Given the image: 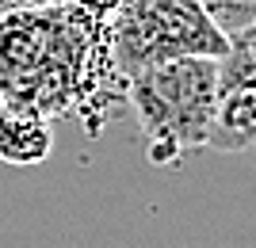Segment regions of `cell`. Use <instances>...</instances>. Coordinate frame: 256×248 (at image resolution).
Listing matches in <instances>:
<instances>
[{"label":"cell","instance_id":"cell-2","mask_svg":"<svg viewBox=\"0 0 256 248\" xmlns=\"http://www.w3.org/2000/svg\"><path fill=\"white\" fill-rule=\"evenodd\" d=\"M214 73L218 57L184 54L134 69L130 103L138 111L146 153L157 168L172 164L180 153L203 149L214 119Z\"/></svg>","mask_w":256,"mask_h":248},{"label":"cell","instance_id":"cell-3","mask_svg":"<svg viewBox=\"0 0 256 248\" xmlns=\"http://www.w3.org/2000/svg\"><path fill=\"white\" fill-rule=\"evenodd\" d=\"M226 31L203 11L199 0H122L115 19V65L130 76L153 61L184 54L218 57Z\"/></svg>","mask_w":256,"mask_h":248},{"label":"cell","instance_id":"cell-5","mask_svg":"<svg viewBox=\"0 0 256 248\" xmlns=\"http://www.w3.org/2000/svg\"><path fill=\"white\" fill-rule=\"evenodd\" d=\"M54 149V134L46 126V115L23 107H0V161L12 168L42 164Z\"/></svg>","mask_w":256,"mask_h":248},{"label":"cell","instance_id":"cell-8","mask_svg":"<svg viewBox=\"0 0 256 248\" xmlns=\"http://www.w3.org/2000/svg\"><path fill=\"white\" fill-rule=\"evenodd\" d=\"M0 107H4V99H0Z\"/></svg>","mask_w":256,"mask_h":248},{"label":"cell","instance_id":"cell-1","mask_svg":"<svg viewBox=\"0 0 256 248\" xmlns=\"http://www.w3.org/2000/svg\"><path fill=\"white\" fill-rule=\"evenodd\" d=\"M88 34L73 8L34 4L0 15V99L4 107L38 111L50 119L65 111L80 80Z\"/></svg>","mask_w":256,"mask_h":248},{"label":"cell","instance_id":"cell-4","mask_svg":"<svg viewBox=\"0 0 256 248\" xmlns=\"http://www.w3.org/2000/svg\"><path fill=\"white\" fill-rule=\"evenodd\" d=\"M206 145L214 153L256 149V23L226 34L214 73V119Z\"/></svg>","mask_w":256,"mask_h":248},{"label":"cell","instance_id":"cell-6","mask_svg":"<svg viewBox=\"0 0 256 248\" xmlns=\"http://www.w3.org/2000/svg\"><path fill=\"white\" fill-rule=\"evenodd\" d=\"M199 4L226 34L256 23V0H199Z\"/></svg>","mask_w":256,"mask_h":248},{"label":"cell","instance_id":"cell-7","mask_svg":"<svg viewBox=\"0 0 256 248\" xmlns=\"http://www.w3.org/2000/svg\"><path fill=\"white\" fill-rule=\"evenodd\" d=\"M34 4H50V0H0V15L16 8H34Z\"/></svg>","mask_w":256,"mask_h":248}]
</instances>
